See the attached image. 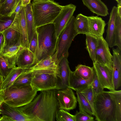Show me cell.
<instances>
[{
  "label": "cell",
  "instance_id": "6da1fadb",
  "mask_svg": "<svg viewBox=\"0 0 121 121\" xmlns=\"http://www.w3.org/2000/svg\"><path fill=\"white\" fill-rule=\"evenodd\" d=\"M56 91V89L41 91L29 104L16 108L36 121H55L59 107Z\"/></svg>",
  "mask_w": 121,
  "mask_h": 121
},
{
  "label": "cell",
  "instance_id": "7a4b0ae2",
  "mask_svg": "<svg viewBox=\"0 0 121 121\" xmlns=\"http://www.w3.org/2000/svg\"><path fill=\"white\" fill-rule=\"evenodd\" d=\"M36 30L38 44L35 55L37 62L54 54L58 38L53 23L37 27Z\"/></svg>",
  "mask_w": 121,
  "mask_h": 121
},
{
  "label": "cell",
  "instance_id": "3957f363",
  "mask_svg": "<svg viewBox=\"0 0 121 121\" xmlns=\"http://www.w3.org/2000/svg\"><path fill=\"white\" fill-rule=\"evenodd\" d=\"M37 92L31 84L19 87L10 86L0 91V101L12 107H21L31 102Z\"/></svg>",
  "mask_w": 121,
  "mask_h": 121
},
{
  "label": "cell",
  "instance_id": "277c9868",
  "mask_svg": "<svg viewBox=\"0 0 121 121\" xmlns=\"http://www.w3.org/2000/svg\"><path fill=\"white\" fill-rule=\"evenodd\" d=\"M31 7L36 27L53 23L61 11L63 6L53 0L32 2Z\"/></svg>",
  "mask_w": 121,
  "mask_h": 121
},
{
  "label": "cell",
  "instance_id": "5b68a950",
  "mask_svg": "<svg viewBox=\"0 0 121 121\" xmlns=\"http://www.w3.org/2000/svg\"><path fill=\"white\" fill-rule=\"evenodd\" d=\"M94 106L96 121H116L115 104L109 91H104L95 95Z\"/></svg>",
  "mask_w": 121,
  "mask_h": 121
},
{
  "label": "cell",
  "instance_id": "8992f818",
  "mask_svg": "<svg viewBox=\"0 0 121 121\" xmlns=\"http://www.w3.org/2000/svg\"><path fill=\"white\" fill-rule=\"evenodd\" d=\"M31 71L32 73L31 84L38 91L53 89L58 90L57 70L44 69Z\"/></svg>",
  "mask_w": 121,
  "mask_h": 121
},
{
  "label": "cell",
  "instance_id": "52a82bcc",
  "mask_svg": "<svg viewBox=\"0 0 121 121\" xmlns=\"http://www.w3.org/2000/svg\"><path fill=\"white\" fill-rule=\"evenodd\" d=\"M75 17L73 16L58 38L56 52L58 63L64 57H68L69 49L75 37L78 35L74 27Z\"/></svg>",
  "mask_w": 121,
  "mask_h": 121
},
{
  "label": "cell",
  "instance_id": "ba28073f",
  "mask_svg": "<svg viewBox=\"0 0 121 121\" xmlns=\"http://www.w3.org/2000/svg\"><path fill=\"white\" fill-rule=\"evenodd\" d=\"M59 109L68 111L76 108L77 98L73 90L69 87L58 90L56 91Z\"/></svg>",
  "mask_w": 121,
  "mask_h": 121
},
{
  "label": "cell",
  "instance_id": "9c48e42d",
  "mask_svg": "<svg viewBox=\"0 0 121 121\" xmlns=\"http://www.w3.org/2000/svg\"><path fill=\"white\" fill-rule=\"evenodd\" d=\"M0 111V121H36L34 118L23 113L16 107H11L3 102Z\"/></svg>",
  "mask_w": 121,
  "mask_h": 121
},
{
  "label": "cell",
  "instance_id": "30bf717a",
  "mask_svg": "<svg viewBox=\"0 0 121 121\" xmlns=\"http://www.w3.org/2000/svg\"><path fill=\"white\" fill-rule=\"evenodd\" d=\"M98 38V43L95 55V62L106 65L112 70V56L108 44L103 36Z\"/></svg>",
  "mask_w": 121,
  "mask_h": 121
},
{
  "label": "cell",
  "instance_id": "8fae6325",
  "mask_svg": "<svg viewBox=\"0 0 121 121\" xmlns=\"http://www.w3.org/2000/svg\"><path fill=\"white\" fill-rule=\"evenodd\" d=\"M76 8V6L72 4L63 6L61 11L53 22L57 38L73 16Z\"/></svg>",
  "mask_w": 121,
  "mask_h": 121
},
{
  "label": "cell",
  "instance_id": "7c38bea8",
  "mask_svg": "<svg viewBox=\"0 0 121 121\" xmlns=\"http://www.w3.org/2000/svg\"><path fill=\"white\" fill-rule=\"evenodd\" d=\"M93 63L94 70L103 87L110 91L115 90L112 70L107 66L97 62Z\"/></svg>",
  "mask_w": 121,
  "mask_h": 121
},
{
  "label": "cell",
  "instance_id": "4fadbf2b",
  "mask_svg": "<svg viewBox=\"0 0 121 121\" xmlns=\"http://www.w3.org/2000/svg\"><path fill=\"white\" fill-rule=\"evenodd\" d=\"M37 63L35 54L29 48L21 46L17 55L15 65L28 69Z\"/></svg>",
  "mask_w": 121,
  "mask_h": 121
},
{
  "label": "cell",
  "instance_id": "5bb4252c",
  "mask_svg": "<svg viewBox=\"0 0 121 121\" xmlns=\"http://www.w3.org/2000/svg\"><path fill=\"white\" fill-rule=\"evenodd\" d=\"M67 58H63L58 64L56 75L58 79V90L69 87V77L71 70Z\"/></svg>",
  "mask_w": 121,
  "mask_h": 121
},
{
  "label": "cell",
  "instance_id": "9a60e30c",
  "mask_svg": "<svg viewBox=\"0 0 121 121\" xmlns=\"http://www.w3.org/2000/svg\"><path fill=\"white\" fill-rule=\"evenodd\" d=\"M112 72L114 89L117 90L121 85V49L112 48Z\"/></svg>",
  "mask_w": 121,
  "mask_h": 121
},
{
  "label": "cell",
  "instance_id": "2e32d148",
  "mask_svg": "<svg viewBox=\"0 0 121 121\" xmlns=\"http://www.w3.org/2000/svg\"><path fill=\"white\" fill-rule=\"evenodd\" d=\"M90 34L97 37L103 36L106 24L102 19L98 16L87 17Z\"/></svg>",
  "mask_w": 121,
  "mask_h": 121
},
{
  "label": "cell",
  "instance_id": "e0dca14e",
  "mask_svg": "<svg viewBox=\"0 0 121 121\" xmlns=\"http://www.w3.org/2000/svg\"><path fill=\"white\" fill-rule=\"evenodd\" d=\"M83 4L98 16L105 17L109 14L106 5L101 0H82Z\"/></svg>",
  "mask_w": 121,
  "mask_h": 121
},
{
  "label": "cell",
  "instance_id": "ac0fdd59",
  "mask_svg": "<svg viewBox=\"0 0 121 121\" xmlns=\"http://www.w3.org/2000/svg\"><path fill=\"white\" fill-rule=\"evenodd\" d=\"M94 74L88 79L86 80L82 78L75 71L71 70L69 77V88L76 91L88 86L91 84Z\"/></svg>",
  "mask_w": 121,
  "mask_h": 121
},
{
  "label": "cell",
  "instance_id": "d6986e66",
  "mask_svg": "<svg viewBox=\"0 0 121 121\" xmlns=\"http://www.w3.org/2000/svg\"><path fill=\"white\" fill-rule=\"evenodd\" d=\"M117 13V7L114 6L112 8L110 13L106 31V36L105 39L108 44L109 47L111 48L114 46L115 21Z\"/></svg>",
  "mask_w": 121,
  "mask_h": 121
},
{
  "label": "cell",
  "instance_id": "ffe728a7",
  "mask_svg": "<svg viewBox=\"0 0 121 121\" xmlns=\"http://www.w3.org/2000/svg\"><path fill=\"white\" fill-rule=\"evenodd\" d=\"M20 35V46L22 47L29 48L27 25L26 20L24 7L18 14Z\"/></svg>",
  "mask_w": 121,
  "mask_h": 121
},
{
  "label": "cell",
  "instance_id": "44dd1931",
  "mask_svg": "<svg viewBox=\"0 0 121 121\" xmlns=\"http://www.w3.org/2000/svg\"><path fill=\"white\" fill-rule=\"evenodd\" d=\"M18 14L14 12L10 16L0 15V33L9 28L20 32Z\"/></svg>",
  "mask_w": 121,
  "mask_h": 121
},
{
  "label": "cell",
  "instance_id": "7402d4cb",
  "mask_svg": "<svg viewBox=\"0 0 121 121\" xmlns=\"http://www.w3.org/2000/svg\"><path fill=\"white\" fill-rule=\"evenodd\" d=\"M21 47L20 43H18L16 45L4 48L0 54L5 58L9 68L16 66L15 63L17 55Z\"/></svg>",
  "mask_w": 121,
  "mask_h": 121
},
{
  "label": "cell",
  "instance_id": "603a6c76",
  "mask_svg": "<svg viewBox=\"0 0 121 121\" xmlns=\"http://www.w3.org/2000/svg\"><path fill=\"white\" fill-rule=\"evenodd\" d=\"M56 52L52 56H49L39 61L28 69L30 71L44 69H51L57 70L58 63L56 60Z\"/></svg>",
  "mask_w": 121,
  "mask_h": 121
},
{
  "label": "cell",
  "instance_id": "cb8c5ba5",
  "mask_svg": "<svg viewBox=\"0 0 121 121\" xmlns=\"http://www.w3.org/2000/svg\"><path fill=\"white\" fill-rule=\"evenodd\" d=\"M24 7L27 29L28 40L29 44L34 34L36 31V27L33 16L31 4L30 3L26 6Z\"/></svg>",
  "mask_w": 121,
  "mask_h": 121
},
{
  "label": "cell",
  "instance_id": "d4e9b609",
  "mask_svg": "<svg viewBox=\"0 0 121 121\" xmlns=\"http://www.w3.org/2000/svg\"><path fill=\"white\" fill-rule=\"evenodd\" d=\"M2 33L4 38V48L16 45L18 43H20V33L17 30L9 28Z\"/></svg>",
  "mask_w": 121,
  "mask_h": 121
},
{
  "label": "cell",
  "instance_id": "484cf974",
  "mask_svg": "<svg viewBox=\"0 0 121 121\" xmlns=\"http://www.w3.org/2000/svg\"><path fill=\"white\" fill-rule=\"evenodd\" d=\"M26 69L17 66L13 68L4 79L0 91L4 90L11 86L19 76Z\"/></svg>",
  "mask_w": 121,
  "mask_h": 121
},
{
  "label": "cell",
  "instance_id": "4316f807",
  "mask_svg": "<svg viewBox=\"0 0 121 121\" xmlns=\"http://www.w3.org/2000/svg\"><path fill=\"white\" fill-rule=\"evenodd\" d=\"M74 27L78 34H89L90 33L87 17L81 13L78 14L75 17Z\"/></svg>",
  "mask_w": 121,
  "mask_h": 121
},
{
  "label": "cell",
  "instance_id": "83f0119b",
  "mask_svg": "<svg viewBox=\"0 0 121 121\" xmlns=\"http://www.w3.org/2000/svg\"><path fill=\"white\" fill-rule=\"evenodd\" d=\"M86 35V48L93 63L95 62V55L98 43V37L90 34Z\"/></svg>",
  "mask_w": 121,
  "mask_h": 121
},
{
  "label": "cell",
  "instance_id": "f1b7e54d",
  "mask_svg": "<svg viewBox=\"0 0 121 121\" xmlns=\"http://www.w3.org/2000/svg\"><path fill=\"white\" fill-rule=\"evenodd\" d=\"M20 0H5L0 4V15L11 16Z\"/></svg>",
  "mask_w": 121,
  "mask_h": 121
},
{
  "label": "cell",
  "instance_id": "f546056e",
  "mask_svg": "<svg viewBox=\"0 0 121 121\" xmlns=\"http://www.w3.org/2000/svg\"><path fill=\"white\" fill-rule=\"evenodd\" d=\"M32 78V71L27 69L19 76L10 86L19 87L31 84Z\"/></svg>",
  "mask_w": 121,
  "mask_h": 121
},
{
  "label": "cell",
  "instance_id": "4dcf8cb0",
  "mask_svg": "<svg viewBox=\"0 0 121 121\" xmlns=\"http://www.w3.org/2000/svg\"><path fill=\"white\" fill-rule=\"evenodd\" d=\"M77 101L79 111L86 112L91 115L94 116V112L89 103L80 92L76 91Z\"/></svg>",
  "mask_w": 121,
  "mask_h": 121
},
{
  "label": "cell",
  "instance_id": "1f68e13d",
  "mask_svg": "<svg viewBox=\"0 0 121 121\" xmlns=\"http://www.w3.org/2000/svg\"><path fill=\"white\" fill-rule=\"evenodd\" d=\"M74 71L82 78L86 80L89 79L95 74L93 67H91L82 64H78L76 66Z\"/></svg>",
  "mask_w": 121,
  "mask_h": 121
},
{
  "label": "cell",
  "instance_id": "d6a6232c",
  "mask_svg": "<svg viewBox=\"0 0 121 121\" xmlns=\"http://www.w3.org/2000/svg\"><path fill=\"white\" fill-rule=\"evenodd\" d=\"M114 101L116 109V121H121V91H110Z\"/></svg>",
  "mask_w": 121,
  "mask_h": 121
},
{
  "label": "cell",
  "instance_id": "836d02e7",
  "mask_svg": "<svg viewBox=\"0 0 121 121\" xmlns=\"http://www.w3.org/2000/svg\"><path fill=\"white\" fill-rule=\"evenodd\" d=\"M115 42L114 46L121 49V17L117 13L115 21Z\"/></svg>",
  "mask_w": 121,
  "mask_h": 121
},
{
  "label": "cell",
  "instance_id": "e575fe53",
  "mask_svg": "<svg viewBox=\"0 0 121 121\" xmlns=\"http://www.w3.org/2000/svg\"><path fill=\"white\" fill-rule=\"evenodd\" d=\"M76 91L80 92L84 96L90 104L94 112V102L95 94L91 84Z\"/></svg>",
  "mask_w": 121,
  "mask_h": 121
},
{
  "label": "cell",
  "instance_id": "d590c367",
  "mask_svg": "<svg viewBox=\"0 0 121 121\" xmlns=\"http://www.w3.org/2000/svg\"><path fill=\"white\" fill-rule=\"evenodd\" d=\"M55 119L57 121H75L74 115L65 110L59 109L56 113Z\"/></svg>",
  "mask_w": 121,
  "mask_h": 121
},
{
  "label": "cell",
  "instance_id": "8d00e7d4",
  "mask_svg": "<svg viewBox=\"0 0 121 121\" xmlns=\"http://www.w3.org/2000/svg\"><path fill=\"white\" fill-rule=\"evenodd\" d=\"M12 69L8 67L7 63L5 58L0 54V73L4 79Z\"/></svg>",
  "mask_w": 121,
  "mask_h": 121
},
{
  "label": "cell",
  "instance_id": "74e56055",
  "mask_svg": "<svg viewBox=\"0 0 121 121\" xmlns=\"http://www.w3.org/2000/svg\"><path fill=\"white\" fill-rule=\"evenodd\" d=\"M91 85L92 88L95 95L97 94L104 91V88L101 84L95 71L94 77L91 84Z\"/></svg>",
  "mask_w": 121,
  "mask_h": 121
},
{
  "label": "cell",
  "instance_id": "f35d334b",
  "mask_svg": "<svg viewBox=\"0 0 121 121\" xmlns=\"http://www.w3.org/2000/svg\"><path fill=\"white\" fill-rule=\"evenodd\" d=\"M75 121H93L94 118L88 113L82 111H77L74 115Z\"/></svg>",
  "mask_w": 121,
  "mask_h": 121
},
{
  "label": "cell",
  "instance_id": "ab89813d",
  "mask_svg": "<svg viewBox=\"0 0 121 121\" xmlns=\"http://www.w3.org/2000/svg\"><path fill=\"white\" fill-rule=\"evenodd\" d=\"M38 44L37 35L36 31L34 34L29 44V50L35 54Z\"/></svg>",
  "mask_w": 121,
  "mask_h": 121
},
{
  "label": "cell",
  "instance_id": "60d3db41",
  "mask_svg": "<svg viewBox=\"0 0 121 121\" xmlns=\"http://www.w3.org/2000/svg\"><path fill=\"white\" fill-rule=\"evenodd\" d=\"M4 47V36L2 33H0V54L3 50Z\"/></svg>",
  "mask_w": 121,
  "mask_h": 121
},
{
  "label": "cell",
  "instance_id": "b9f144b4",
  "mask_svg": "<svg viewBox=\"0 0 121 121\" xmlns=\"http://www.w3.org/2000/svg\"><path fill=\"white\" fill-rule=\"evenodd\" d=\"M22 6L21 0L19 1L17 6L14 11V12L16 14H18L22 8Z\"/></svg>",
  "mask_w": 121,
  "mask_h": 121
},
{
  "label": "cell",
  "instance_id": "7bdbcfd3",
  "mask_svg": "<svg viewBox=\"0 0 121 121\" xmlns=\"http://www.w3.org/2000/svg\"><path fill=\"white\" fill-rule=\"evenodd\" d=\"M31 0H21L22 4L23 7L26 6L30 3Z\"/></svg>",
  "mask_w": 121,
  "mask_h": 121
},
{
  "label": "cell",
  "instance_id": "ee69618b",
  "mask_svg": "<svg viewBox=\"0 0 121 121\" xmlns=\"http://www.w3.org/2000/svg\"><path fill=\"white\" fill-rule=\"evenodd\" d=\"M117 13L118 15L121 17V4H118L117 7Z\"/></svg>",
  "mask_w": 121,
  "mask_h": 121
},
{
  "label": "cell",
  "instance_id": "f6af8a7d",
  "mask_svg": "<svg viewBox=\"0 0 121 121\" xmlns=\"http://www.w3.org/2000/svg\"><path fill=\"white\" fill-rule=\"evenodd\" d=\"M4 78L0 73V90L1 85L3 81Z\"/></svg>",
  "mask_w": 121,
  "mask_h": 121
},
{
  "label": "cell",
  "instance_id": "bcb514c9",
  "mask_svg": "<svg viewBox=\"0 0 121 121\" xmlns=\"http://www.w3.org/2000/svg\"><path fill=\"white\" fill-rule=\"evenodd\" d=\"M33 1V2H36L43 1L45 0H31Z\"/></svg>",
  "mask_w": 121,
  "mask_h": 121
},
{
  "label": "cell",
  "instance_id": "7dc6e473",
  "mask_svg": "<svg viewBox=\"0 0 121 121\" xmlns=\"http://www.w3.org/2000/svg\"><path fill=\"white\" fill-rule=\"evenodd\" d=\"M118 3V4H121V0H115Z\"/></svg>",
  "mask_w": 121,
  "mask_h": 121
},
{
  "label": "cell",
  "instance_id": "c3c4849f",
  "mask_svg": "<svg viewBox=\"0 0 121 121\" xmlns=\"http://www.w3.org/2000/svg\"><path fill=\"white\" fill-rule=\"evenodd\" d=\"M5 0H0V4L3 2Z\"/></svg>",
  "mask_w": 121,
  "mask_h": 121
},
{
  "label": "cell",
  "instance_id": "681fc988",
  "mask_svg": "<svg viewBox=\"0 0 121 121\" xmlns=\"http://www.w3.org/2000/svg\"><path fill=\"white\" fill-rule=\"evenodd\" d=\"M3 102L2 101H0V107L1 105V104H2V103ZM1 111V110L0 109V111Z\"/></svg>",
  "mask_w": 121,
  "mask_h": 121
},
{
  "label": "cell",
  "instance_id": "f907efd6",
  "mask_svg": "<svg viewBox=\"0 0 121 121\" xmlns=\"http://www.w3.org/2000/svg\"></svg>",
  "mask_w": 121,
  "mask_h": 121
}]
</instances>
